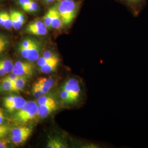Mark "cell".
<instances>
[{"mask_svg": "<svg viewBox=\"0 0 148 148\" xmlns=\"http://www.w3.org/2000/svg\"><path fill=\"white\" fill-rule=\"evenodd\" d=\"M10 16H11V20H12V23L13 25V27L16 30H19L21 27V26L20 25L19 21H18L16 15L14 13L13 10H11L10 12Z\"/></svg>", "mask_w": 148, "mask_h": 148, "instance_id": "cell-23", "label": "cell"}, {"mask_svg": "<svg viewBox=\"0 0 148 148\" xmlns=\"http://www.w3.org/2000/svg\"><path fill=\"white\" fill-rule=\"evenodd\" d=\"M57 8L64 25H68L73 22L76 17L79 5L74 0H60Z\"/></svg>", "mask_w": 148, "mask_h": 148, "instance_id": "cell-1", "label": "cell"}, {"mask_svg": "<svg viewBox=\"0 0 148 148\" xmlns=\"http://www.w3.org/2000/svg\"><path fill=\"white\" fill-rule=\"evenodd\" d=\"M132 10L135 15H138L145 5L146 0H123Z\"/></svg>", "mask_w": 148, "mask_h": 148, "instance_id": "cell-6", "label": "cell"}, {"mask_svg": "<svg viewBox=\"0 0 148 148\" xmlns=\"http://www.w3.org/2000/svg\"><path fill=\"white\" fill-rule=\"evenodd\" d=\"M19 77V76H18L17 75L13 73L12 72L11 74H10L9 75L5 76V77H6L7 79H9L10 81H16V79H17L18 77Z\"/></svg>", "mask_w": 148, "mask_h": 148, "instance_id": "cell-34", "label": "cell"}, {"mask_svg": "<svg viewBox=\"0 0 148 148\" xmlns=\"http://www.w3.org/2000/svg\"><path fill=\"white\" fill-rule=\"evenodd\" d=\"M15 15H16V17L18 19V21H19L20 25H21V27H23V25H24V24L25 22V17L23 15V14L21 13L19 11H16V10H13Z\"/></svg>", "mask_w": 148, "mask_h": 148, "instance_id": "cell-28", "label": "cell"}, {"mask_svg": "<svg viewBox=\"0 0 148 148\" xmlns=\"http://www.w3.org/2000/svg\"><path fill=\"white\" fill-rule=\"evenodd\" d=\"M57 105L56 104H45L38 105L37 116L41 118H45L49 115L52 112L56 110Z\"/></svg>", "mask_w": 148, "mask_h": 148, "instance_id": "cell-8", "label": "cell"}, {"mask_svg": "<svg viewBox=\"0 0 148 148\" xmlns=\"http://www.w3.org/2000/svg\"><path fill=\"white\" fill-rule=\"evenodd\" d=\"M57 10V5H54L50 8L46 14L43 17V23L47 28L51 27V23L53 20V17L55 14V12Z\"/></svg>", "mask_w": 148, "mask_h": 148, "instance_id": "cell-12", "label": "cell"}, {"mask_svg": "<svg viewBox=\"0 0 148 148\" xmlns=\"http://www.w3.org/2000/svg\"><path fill=\"white\" fill-rule=\"evenodd\" d=\"M38 3L35 1L32 0L29 5H27L24 10L29 13H34V12H36L38 10Z\"/></svg>", "mask_w": 148, "mask_h": 148, "instance_id": "cell-25", "label": "cell"}, {"mask_svg": "<svg viewBox=\"0 0 148 148\" xmlns=\"http://www.w3.org/2000/svg\"><path fill=\"white\" fill-rule=\"evenodd\" d=\"M12 72L19 76H32L34 73V65L32 63L17 61L14 64Z\"/></svg>", "mask_w": 148, "mask_h": 148, "instance_id": "cell-3", "label": "cell"}, {"mask_svg": "<svg viewBox=\"0 0 148 148\" xmlns=\"http://www.w3.org/2000/svg\"><path fill=\"white\" fill-rule=\"evenodd\" d=\"M6 74H7V73H5V71L2 69V68L0 65V76H4V75H5Z\"/></svg>", "mask_w": 148, "mask_h": 148, "instance_id": "cell-38", "label": "cell"}, {"mask_svg": "<svg viewBox=\"0 0 148 148\" xmlns=\"http://www.w3.org/2000/svg\"><path fill=\"white\" fill-rule=\"evenodd\" d=\"M54 84V80L51 77H41L37 79L34 86L40 89L46 94L48 93Z\"/></svg>", "mask_w": 148, "mask_h": 148, "instance_id": "cell-5", "label": "cell"}, {"mask_svg": "<svg viewBox=\"0 0 148 148\" xmlns=\"http://www.w3.org/2000/svg\"><path fill=\"white\" fill-rule=\"evenodd\" d=\"M26 32L29 34L37 36H45L48 32L47 27H38L32 29H27Z\"/></svg>", "mask_w": 148, "mask_h": 148, "instance_id": "cell-18", "label": "cell"}, {"mask_svg": "<svg viewBox=\"0 0 148 148\" xmlns=\"http://www.w3.org/2000/svg\"><path fill=\"white\" fill-rule=\"evenodd\" d=\"M32 133H27L21 136H12L11 137V141L15 145H21L25 143L28 139V138L30 136Z\"/></svg>", "mask_w": 148, "mask_h": 148, "instance_id": "cell-16", "label": "cell"}, {"mask_svg": "<svg viewBox=\"0 0 148 148\" xmlns=\"http://www.w3.org/2000/svg\"><path fill=\"white\" fill-rule=\"evenodd\" d=\"M4 106L10 112L18 110L26 103L27 101L22 97L11 95L3 99Z\"/></svg>", "mask_w": 148, "mask_h": 148, "instance_id": "cell-2", "label": "cell"}, {"mask_svg": "<svg viewBox=\"0 0 148 148\" xmlns=\"http://www.w3.org/2000/svg\"><path fill=\"white\" fill-rule=\"evenodd\" d=\"M40 52V45L37 41L34 39L27 59L30 62H34L37 60L39 58Z\"/></svg>", "mask_w": 148, "mask_h": 148, "instance_id": "cell-9", "label": "cell"}, {"mask_svg": "<svg viewBox=\"0 0 148 148\" xmlns=\"http://www.w3.org/2000/svg\"><path fill=\"white\" fill-rule=\"evenodd\" d=\"M63 25V23L62 20V18L59 14L58 11L57 10L55 12V14L53 17V20L51 23V27L54 29H59Z\"/></svg>", "mask_w": 148, "mask_h": 148, "instance_id": "cell-17", "label": "cell"}, {"mask_svg": "<svg viewBox=\"0 0 148 148\" xmlns=\"http://www.w3.org/2000/svg\"><path fill=\"white\" fill-rule=\"evenodd\" d=\"M58 58H56L53 59H47L43 57H41L40 58H38L37 60V65L41 67L44 66L47 64L50 63L52 62H54L56 60H58Z\"/></svg>", "mask_w": 148, "mask_h": 148, "instance_id": "cell-24", "label": "cell"}, {"mask_svg": "<svg viewBox=\"0 0 148 148\" xmlns=\"http://www.w3.org/2000/svg\"><path fill=\"white\" fill-rule=\"evenodd\" d=\"M34 1H35V0H34Z\"/></svg>", "mask_w": 148, "mask_h": 148, "instance_id": "cell-40", "label": "cell"}, {"mask_svg": "<svg viewBox=\"0 0 148 148\" xmlns=\"http://www.w3.org/2000/svg\"><path fill=\"white\" fill-rule=\"evenodd\" d=\"M32 0H19V3L21 6V8L24 10L27 6L29 5Z\"/></svg>", "mask_w": 148, "mask_h": 148, "instance_id": "cell-31", "label": "cell"}, {"mask_svg": "<svg viewBox=\"0 0 148 148\" xmlns=\"http://www.w3.org/2000/svg\"><path fill=\"white\" fill-rule=\"evenodd\" d=\"M46 2H47V3H53V2H56V1H60V0H44Z\"/></svg>", "mask_w": 148, "mask_h": 148, "instance_id": "cell-39", "label": "cell"}, {"mask_svg": "<svg viewBox=\"0 0 148 148\" xmlns=\"http://www.w3.org/2000/svg\"><path fill=\"white\" fill-rule=\"evenodd\" d=\"M47 148H55L54 142V139H51L48 142Z\"/></svg>", "mask_w": 148, "mask_h": 148, "instance_id": "cell-36", "label": "cell"}, {"mask_svg": "<svg viewBox=\"0 0 148 148\" xmlns=\"http://www.w3.org/2000/svg\"><path fill=\"white\" fill-rule=\"evenodd\" d=\"M60 98L66 103H72L76 101L68 92L64 89H62L60 92Z\"/></svg>", "mask_w": 148, "mask_h": 148, "instance_id": "cell-21", "label": "cell"}, {"mask_svg": "<svg viewBox=\"0 0 148 148\" xmlns=\"http://www.w3.org/2000/svg\"><path fill=\"white\" fill-rule=\"evenodd\" d=\"M54 142L55 148H65L67 147L64 144L60 142L57 139H54Z\"/></svg>", "mask_w": 148, "mask_h": 148, "instance_id": "cell-33", "label": "cell"}, {"mask_svg": "<svg viewBox=\"0 0 148 148\" xmlns=\"http://www.w3.org/2000/svg\"><path fill=\"white\" fill-rule=\"evenodd\" d=\"M63 89L68 92L74 98L77 100L79 97L80 87L79 81L75 79H70L64 84Z\"/></svg>", "mask_w": 148, "mask_h": 148, "instance_id": "cell-4", "label": "cell"}, {"mask_svg": "<svg viewBox=\"0 0 148 148\" xmlns=\"http://www.w3.org/2000/svg\"><path fill=\"white\" fill-rule=\"evenodd\" d=\"M0 65L5 73L8 74L12 71L14 64L10 60H0Z\"/></svg>", "mask_w": 148, "mask_h": 148, "instance_id": "cell-19", "label": "cell"}, {"mask_svg": "<svg viewBox=\"0 0 148 148\" xmlns=\"http://www.w3.org/2000/svg\"><path fill=\"white\" fill-rule=\"evenodd\" d=\"M36 102L35 101H27L26 103L24 105V106L18 110L14 116V121L17 125L18 122L24 116L29 110L32 108V106H34Z\"/></svg>", "mask_w": 148, "mask_h": 148, "instance_id": "cell-7", "label": "cell"}, {"mask_svg": "<svg viewBox=\"0 0 148 148\" xmlns=\"http://www.w3.org/2000/svg\"><path fill=\"white\" fill-rule=\"evenodd\" d=\"M8 44V40L5 36L0 35V53L3 52Z\"/></svg>", "mask_w": 148, "mask_h": 148, "instance_id": "cell-27", "label": "cell"}, {"mask_svg": "<svg viewBox=\"0 0 148 148\" xmlns=\"http://www.w3.org/2000/svg\"><path fill=\"white\" fill-rule=\"evenodd\" d=\"M32 128L25 126H19L16 127L11 131V136H17L27 133H32Z\"/></svg>", "mask_w": 148, "mask_h": 148, "instance_id": "cell-15", "label": "cell"}, {"mask_svg": "<svg viewBox=\"0 0 148 148\" xmlns=\"http://www.w3.org/2000/svg\"><path fill=\"white\" fill-rule=\"evenodd\" d=\"M32 95L35 97L36 98H40L41 96L44 95L45 93L43 92L42 90L38 88L37 87H36L35 86H33L32 87Z\"/></svg>", "mask_w": 148, "mask_h": 148, "instance_id": "cell-30", "label": "cell"}, {"mask_svg": "<svg viewBox=\"0 0 148 148\" xmlns=\"http://www.w3.org/2000/svg\"><path fill=\"white\" fill-rule=\"evenodd\" d=\"M31 46L29 48L24 47H22V46H19V51L20 52V53H21V56L24 58L27 59V58Z\"/></svg>", "mask_w": 148, "mask_h": 148, "instance_id": "cell-29", "label": "cell"}, {"mask_svg": "<svg viewBox=\"0 0 148 148\" xmlns=\"http://www.w3.org/2000/svg\"><path fill=\"white\" fill-rule=\"evenodd\" d=\"M2 88L5 91H14L12 81H10L6 77L2 79L1 81Z\"/></svg>", "mask_w": 148, "mask_h": 148, "instance_id": "cell-22", "label": "cell"}, {"mask_svg": "<svg viewBox=\"0 0 148 148\" xmlns=\"http://www.w3.org/2000/svg\"><path fill=\"white\" fill-rule=\"evenodd\" d=\"M59 60H56L50 63L40 67L41 71L44 74H49L54 71L58 65Z\"/></svg>", "mask_w": 148, "mask_h": 148, "instance_id": "cell-13", "label": "cell"}, {"mask_svg": "<svg viewBox=\"0 0 148 148\" xmlns=\"http://www.w3.org/2000/svg\"><path fill=\"white\" fill-rule=\"evenodd\" d=\"M8 142L5 139H0V148H7Z\"/></svg>", "mask_w": 148, "mask_h": 148, "instance_id": "cell-35", "label": "cell"}, {"mask_svg": "<svg viewBox=\"0 0 148 148\" xmlns=\"http://www.w3.org/2000/svg\"><path fill=\"white\" fill-rule=\"evenodd\" d=\"M0 26L8 30L13 27L10 14L6 12L0 11Z\"/></svg>", "mask_w": 148, "mask_h": 148, "instance_id": "cell-11", "label": "cell"}, {"mask_svg": "<svg viewBox=\"0 0 148 148\" xmlns=\"http://www.w3.org/2000/svg\"><path fill=\"white\" fill-rule=\"evenodd\" d=\"M38 114V104L36 103L27 114L21 118L18 124H24L34 119Z\"/></svg>", "mask_w": 148, "mask_h": 148, "instance_id": "cell-10", "label": "cell"}, {"mask_svg": "<svg viewBox=\"0 0 148 148\" xmlns=\"http://www.w3.org/2000/svg\"><path fill=\"white\" fill-rule=\"evenodd\" d=\"M43 57L47 59H53L56 58H58L56 55H54L53 53H52L51 52L49 51H45L43 54Z\"/></svg>", "mask_w": 148, "mask_h": 148, "instance_id": "cell-32", "label": "cell"}, {"mask_svg": "<svg viewBox=\"0 0 148 148\" xmlns=\"http://www.w3.org/2000/svg\"><path fill=\"white\" fill-rule=\"evenodd\" d=\"M37 103L38 105H45V104H56V101L53 98L41 96L37 99Z\"/></svg>", "mask_w": 148, "mask_h": 148, "instance_id": "cell-20", "label": "cell"}, {"mask_svg": "<svg viewBox=\"0 0 148 148\" xmlns=\"http://www.w3.org/2000/svg\"><path fill=\"white\" fill-rule=\"evenodd\" d=\"M27 82L25 76H19L14 81H12L14 91H19L23 90Z\"/></svg>", "mask_w": 148, "mask_h": 148, "instance_id": "cell-14", "label": "cell"}, {"mask_svg": "<svg viewBox=\"0 0 148 148\" xmlns=\"http://www.w3.org/2000/svg\"><path fill=\"white\" fill-rule=\"evenodd\" d=\"M5 120V118L4 115H3V111H2V110L1 109V108H0V124L3 123V122H4Z\"/></svg>", "mask_w": 148, "mask_h": 148, "instance_id": "cell-37", "label": "cell"}, {"mask_svg": "<svg viewBox=\"0 0 148 148\" xmlns=\"http://www.w3.org/2000/svg\"><path fill=\"white\" fill-rule=\"evenodd\" d=\"M10 131V128L8 126L0 124V139L5 137V136Z\"/></svg>", "mask_w": 148, "mask_h": 148, "instance_id": "cell-26", "label": "cell"}]
</instances>
